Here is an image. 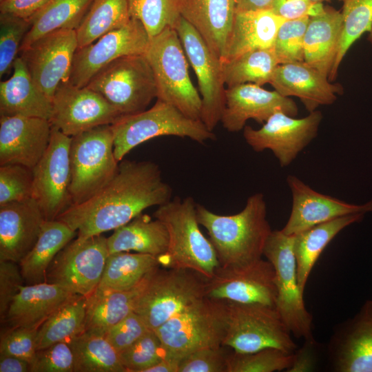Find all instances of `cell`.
<instances>
[{
  "label": "cell",
  "mask_w": 372,
  "mask_h": 372,
  "mask_svg": "<svg viewBox=\"0 0 372 372\" xmlns=\"http://www.w3.org/2000/svg\"><path fill=\"white\" fill-rule=\"evenodd\" d=\"M278 112L296 117L298 108L293 99L276 90L245 83L225 89V105L220 122L228 132H238L244 129L248 120L263 124Z\"/></svg>",
  "instance_id": "obj_21"
},
{
  "label": "cell",
  "mask_w": 372,
  "mask_h": 372,
  "mask_svg": "<svg viewBox=\"0 0 372 372\" xmlns=\"http://www.w3.org/2000/svg\"><path fill=\"white\" fill-rule=\"evenodd\" d=\"M72 137L52 127L44 155L32 169V198L46 220H55L71 205L70 149Z\"/></svg>",
  "instance_id": "obj_13"
},
{
  "label": "cell",
  "mask_w": 372,
  "mask_h": 372,
  "mask_svg": "<svg viewBox=\"0 0 372 372\" xmlns=\"http://www.w3.org/2000/svg\"><path fill=\"white\" fill-rule=\"evenodd\" d=\"M316 341H307L300 349L293 353V360L287 372L311 371L316 366V355L313 348Z\"/></svg>",
  "instance_id": "obj_55"
},
{
  "label": "cell",
  "mask_w": 372,
  "mask_h": 372,
  "mask_svg": "<svg viewBox=\"0 0 372 372\" xmlns=\"http://www.w3.org/2000/svg\"><path fill=\"white\" fill-rule=\"evenodd\" d=\"M93 0H49L31 18L30 27L22 41L20 52L42 37L62 29L79 26Z\"/></svg>",
  "instance_id": "obj_35"
},
{
  "label": "cell",
  "mask_w": 372,
  "mask_h": 372,
  "mask_svg": "<svg viewBox=\"0 0 372 372\" xmlns=\"http://www.w3.org/2000/svg\"><path fill=\"white\" fill-rule=\"evenodd\" d=\"M77 234L58 219L45 220L35 245L19 263L25 282H46L47 271L53 259Z\"/></svg>",
  "instance_id": "obj_33"
},
{
  "label": "cell",
  "mask_w": 372,
  "mask_h": 372,
  "mask_svg": "<svg viewBox=\"0 0 372 372\" xmlns=\"http://www.w3.org/2000/svg\"><path fill=\"white\" fill-rule=\"evenodd\" d=\"M294 235L272 230L263 255L276 273L277 299L276 308L291 334L307 341H314L311 314L307 310L304 293L300 289L293 250Z\"/></svg>",
  "instance_id": "obj_11"
},
{
  "label": "cell",
  "mask_w": 372,
  "mask_h": 372,
  "mask_svg": "<svg viewBox=\"0 0 372 372\" xmlns=\"http://www.w3.org/2000/svg\"><path fill=\"white\" fill-rule=\"evenodd\" d=\"M179 361L165 357L156 364L147 369L145 372H178Z\"/></svg>",
  "instance_id": "obj_58"
},
{
  "label": "cell",
  "mask_w": 372,
  "mask_h": 372,
  "mask_svg": "<svg viewBox=\"0 0 372 372\" xmlns=\"http://www.w3.org/2000/svg\"><path fill=\"white\" fill-rule=\"evenodd\" d=\"M161 267L154 256L128 251L109 254L98 288L126 291L138 285L151 271Z\"/></svg>",
  "instance_id": "obj_36"
},
{
  "label": "cell",
  "mask_w": 372,
  "mask_h": 372,
  "mask_svg": "<svg viewBox=\"0 0 372 372\" xmlns=\"http://www.w3.org/2000/svg\"><path fill=\"white\" fill-rule=\"evenodd\" d=\"M70 158V195L72 205H76L95 195L117 170L119 163L114 155L111 125L72 136Z\"/></svg>",
  "instance_id": "obj_8"
},
{
  "label": "cell",
  "mask_w": 372,
  "mask_h": 372,
  "mask_svg": "<svg viewBox=\"0 0 372 372\" xmlns=\"http://www.w3.org/2000/svg\"><path fill=\"white\" fill-rule=\"evenodd\" d=\"M130 19L127 0H93L76 29L78 48L121 28Z\"/></svg>",
  "instance_id": "obj_38"
},
{
  "label": "cell",
  "mask_w": 372,
  "mask_h": 372,
  "mask_svg": "<svg viewBox=\"0 0 372 372\" xmlns=\"http://www.w3.org/2000/svg\"><path fill=\"white\" fill-rule=\"evenodd\" d=\"M227 301L204 297L155 330L165 357L178 361L195 351L220 348L225 336Z\"/></svg>",
  "instance_id": "obj_5"
},
{
  "label": "cell",
  "mask_w": 372,
  "mask_h": 372,
  "mask_svg": "<svg viewBox=\"0 0 372 372\" xmlns=\"http://www.w3.org/2000/svg\"><path fill=\"white\" fill-rule=\"evenodd\" d=\"M222 64L224 82L229 87L245 83L260 86L270 83L279 63L271 48L249 51Z\"/></svg>",
  "instance_id": "obj_40"
},
{
  "label": "cell",
  "mask_w": 372,
  "mask_h": 372,
  "mask_svg": "<svg viewBox=\"0 0 372 372\" xmlns=\"http://www.w3.org/2000/svg\"><path fill=\"white\" fill-rule=\"evenodd\" d=\"M172 190L152 161H123L111 180L82 203L72 205L56 219L89 237L125 225L145 209L171 200Z\"/></svg>",
  "instance_id": "obj_1"
},
{
  "label": "cell",
  "mask_w": 372,
  "mask_h": 372,
  "mask_svg": "<svg viewBox=\"0 0 372 372\" xmlns=\"http://www.w3.org/2000/svg\"><path fill=\"white\" fill-rule=\"evenodd\" d=\"M149 329L141 318L133 311L112 327L105 337L120 354Z\"/></svg>",
  "instance_id": "obj_51"
},
{
  "label": "cell",
  "mask_w": 372,
  "mask_h": 372,
  "mask_svg": "<svg viewBox=\"0 0 372 372\" xmlns=\"http://www.w3.org/2000/svg\"><path fill=\"white\" fill-rule=\"evenodd\" d=\"M285 21L270 10L236 11L222 63L249 51L273 48Z\"/></svg>",
  "instance_id": "obj_28"
},
{
  "label": "cell",
  "mask_w": 372,
  "mask_h": 372,
  "mask_svg": "<svg viewBox=\"0 0 372 372\" xmlns=\"http://www.w3.org/2000/svg\"><path fill=\"white\" fill-rule=\"evenodd\" d=\"M311 1L315 2V3H322L323 1H329L331 0H310ZM339 1H344V0H339Z\"/></svg>",
  "instance_id": "obj_59"
},
{
  "label": "cell",
  "mask_w": 372,
  "mask_h": 372,
  "mask_svg": "<svg viewBox=\"0 0 372 372\" xmlns=\"http://www.w3.org/2000/svg\"><path fill=\"white\" fill-rule=\"evenodd\" d=\"M49 0H2L0 1V12L29 20Z\"/></svg>",
  "instance_id": "obj_54"
},
{
  "label": "cell",
  "mask_w": 372,
  "mask_h": 372,
  "mask_svg": "<svg viewBox=\"0 0 372 372\" xmlns=\"http://www.w3.org/2000/svg\"><path fill=\"white\" fill-rule=\"evenodd\" d=\"M174 29L198 79L202 100L200 120L213 132L221 120L225 105L222 61L182 16Z\"/></svg>",
  "instance_id": "obj_14"
},
{
  "label": "cell",
  "mask_w": 372,
  "mask_h": 372,
  "mask_svg": "<svg viewBox=\"0 0 372 372\" xmlns=\"http://www.w3.org/2000/svg\"><path fill=\"white\" fill-rule=\"evenodd\" d=\"M236 12V0H182L181 16L222 61Z\"/></svg>",
  "instance_id": "obj_27"
},
{
  "label": "cell",
  "mask_w": 372,
  "mask_h": 372,
  "mask_svg": "<svg viewBox=\"0 0 372 372\" xmlns=\"http://www.w3.org/2000/svg\"><path fill=\"white\" fill-rule=\"evenodd\" d=\"M145 55L154 74L157 99L200 120L201 96L190 79L188 59L176 30L167 27L151 38Z\"/></svg>",
  "instance_id": "obj_6"
},
{
  "label": "cell",
  "mask_w": 372,
  "mask_h": 372,
  "mask_svg": "<svg viewBox=\"0 0 372 372\" xmlns=\"http://www.w3.org/2000/svg\"><path fill=\"white\" fill-rule=\"evenodd\" d=\"M227 310L223 347L238 353L275 348L293 353L297 349L275 307L227 301Z\"/></svg>",
  "instance_id": "obj_9"
},
{
  "label": "cell",
  "mask_w": 372,
  "mask_h": 372,
  "mask_svg": "<svg viewBox=\"0 0 372 372\" xmlns=\"http://www.w3.org/2000/svg\"><path fill=\"white\" fill-rule=\"evenodd\" d=\"M309 18L285 20L278 28L273 49L279 64L304 62V38Z\"/></svg>",
  "instance_id": "obj_44"
},
{
  "label": "cell",
  "mask_w": 372,
  "mask_h": 372,
  "mask_svg": "<svg viewBox=\"0 0 372 372\" xmlns=\"http://www.w3.org/2000/svg\"><path fill=\"white\" fill-rule=\"evenodd\" d=\"M322 119V114L317 110L300 118L278 112L260 129L245 125L243 136L256 152L270 149L284 167L289 165L316 137Z\"/></svg>",
  "instance_id": "obj_16"
},
{
  "label": "cell",
  "mask_w": 372,
  "mask_h": 372,
  "mask_svg": "<svg viewBox=\"0 0 372 372\" xmlns=\"http://www.w3.org/2000/svg\"><path fill=\"white\" fill-rule=\"evenodd\" d=\"M12 75L0 83V116L37 117L50 121L52 104L35 84L21 57Z\"/></svg>",
  "instance_id": "obj_29"
},
{
  "label": "cell",
  "mask_w": 372,
  "mask_h": 372,
  "mask_svg": "<svg viewBox=\"0 0 372 372\" xmlns=\"http://www.w3.org/2000/svg\"><path fill=\"white\" fill-rule=\"evenodd\" d=\"M2 1V0H0V1Z\"/></svg>",
  "instance_id": "obj_60"
},
{
  "label": "cell",
  "mask_w": 372,
  "mask_h": 372,
  "mask_svg": "<svg viewBox=\"0 0 372 372\" xmlns=\"http://www.w3.org/2000/svg\"><path fill=\"white\" fill-rule=\"evenodd\" d=\"M28 20L0 12V77L12 68L25 35L29 30Z\"/></svg>",
  "instance_id": "obj_45"
},
{
  "label": "cell",
  "mask_w": 372,
  "mask_h": 372,
  "mask_svg": "<svg viewBox=\"0 0 372 372\" xmlns=\"http://www.w3.org/2000/svg\"><path fill=\"white\" fill-rule=\"evenodd\" d=\"M74 356L68 342L55 343L37 351L30 372H74Z\"/></svg>",
  "instance_id": "obj_49"
},
{
  "label": "cell",
  "mask_w": 372,
  "mask_h": 372,
  "mask_svg": "<svg viewBox=\"0 0 372 372\" xmlns=\"http://www.w3.org/2000/svg\"><path fill=\"white\" fill-rule=\"evenodd\" d=\"M149 41L143 23L131 17L121 28L76 50L68 82L78 87H85L101 70L117 59L145 54Z\"/></svg>",
  "instance_id": "obj_15"
},
{
  "label": "cell",
  "mask_w": 372,
  "mask_h": 372,
  "mask_svg": "<svg viewBox=\"0 0 372 372\" xmlns=\"http://www.w3.org/2000/svg\"><path fill=\"white\" fill-rule=\"evenodd\" d=\"M76 295L47 282L23 285L2 321L8 327L39 329L61 306Z\"/></svg>",
  "instance_id": "obj_26"
},
{
  "label": "cell",
  "mask_w": 372,
  "mask_h": 372,
  "mask_svg": "<svg viewBox=\"0 0 372 372\" xmlns=\"http://www.w3.org/2000/svg\"><path fill=\"white\" fill-rule=\"evenodd\" d=\"M18 263L0 260V317L2 321L14 297L23 285L24 278Z\"/></svg>",
  "instance_id": "obj_52"
},
{
  "label": "cell",
  "mask_w": 372,
  "mask_h": 372,
  "mask_svg": "<svg viewBox=\"0 0 372 372\" xmlns=\"http://www.w3.org/2000/svg\"><path fill=\"white\" fill-rule=\"evenodd\" d=\"M77 49L76 30L62 29L37 40L20 57L37 86L52 100L59 85L69 80Z\"/></svg>",
  "instance_id": "obj_19"
},
{
  "label": "cell",
  "mask_w": 372,
  "mask_h": 372,
  "mask_svg": "<svg viewBox=\"0 0 372 372\" xmlns=\"http://www.w3.org/2000/svg\"><path fill=\"white\" fill-rule=\"evenodd\" d=\"M108 255L107 238L101 234L78 236L53 259L47 271L46 282L86 297L98 287Z\"/></svg>",
  "instance_id": "obj_12"
},
{
  "label": "cell",
  "mask_w": 372,
  "mask_h": 372,
  "mask_svg": "<svg viewBox=\"0 0 372 372\" xmlns=\"http://www.w3.org/2000/svg\"><path fill=\"white\" fill-rule=\"evenodd\" d=\"M196 208L192 197H176L155 211L154 218L165 225L169 234L167 251L159 260L163 267L192 269L209 279L219 262L210 240L199 228Z\"/></svg>",
  "instance_id": "obj_3"
},
{
  "label": "cell",
  "mask_w": 372,
  "mask_h": 372,
  "mask_svg": "<svg viewBox=\"0 0 372 372\" xmlns=\"http://www.w3.org/2000/svg\"><path fill=\"white\" fill-rule=\"evenodd\" d=\"M287 183L292 195L291 214L281 229L287 235H296L341 216L372 211V200L360 205L349 203L316 192L294 175H289Z\"/></svg>",
  "instance_id": "obj_20"
},
{
  "label": "cell",
  "mask_w": 372,
  "mask_h": 372,
  "mask_svg": "<svg viewBox=\"0 0 372 372\" xmlns=\"http://www.w3.org/2000/svg\"><path fill=\"white\" fill-rule=\"evenodd\" d=\"M328 349L333 371L372 372V300L337 328Z\"/></svg>",
  "instance_id": "obj_22"
},
{
  "label": "cell",
  "mask_w": 372,
  "mask_h": 372,
  "mask_svg": "<svg viewBox=\"0 0 372 372\" xmlns=\"http://www.w3.org/2000/svg\"><path fill=\"white\" fill-rule=\"evenodd\" d=\"M52 125L44 118L0 116V165L17 164L33 169L47 150Z\"/></svg>",
  "instance_id": "obj_23"
},
{
  "label": "cell",
  "mask_w": 372,
  "mask_h": 372,
  "mask_svg": "<svg viewBox=\"0 0 372 372\" xmlns=\"http://www.w3.org/2000/svg\"><path fill=\"white\" fill-rule=\"evenodd\" d=\"M270 84L283 96L299 98L309 113L320 105L333 104L343 93L340 84L331 83L327 76L304 62L279 64Z\"/></svg>",
  "instance_id": "obj_25"
},
{
  "label": "cell",
  "mask_w": 372,
  "mask_h": 372,
  "mask_svg": "<svg viewBox=\"0 0 372 372\" xmlns=\"http://www.w3.org/2000/svg\"><path fill=\"white\" fill-rule=\"evenodd\" d=\"M324 10L322 3L310 0H273L270 8L273 13L285 20L317 16Z\"/></svg>",
  "instance_id": "obj_53"
},
{
  "label": "cell",
  "mask_w": 372,
  "mask_h": 372,
  "mask_svg": "<svg viewBox=\"0 0 372 372\" xmlns=\"http://www.w3.org/2000/svg\"><path fill=\"white\" fill-rule=\"evenodd\" d=\"M68 342L74 356V372H127L120 354L105 336L84 331Z\"/></svg>",
  "instance_id": "obj_37"
},
{
  "label": "cell",
  "mask_w": 372,
  "mask_h": 372,
  "mask_svg": "<svg viewBox=\"0 0 372 372\" xmlns=\"http://www.w3.org/2000/svg\"><path fill=\"white\" fill-rule=\"evenodd\" d=\"M122 115L145 110L157 98L153 70L145 54L120 57L101 70L86 85Z\"/></svg>",
  "instance_id": "obj_10"
},
{
  "label": "cell",
  "mask_w": 372,
  "mask_h": 372,
  "mask_svg": "<svg viewBox=\"0 0 372 372\" xmlns=\"http://www.w3.org/2000/svg\"><path fill=\"white\" fill-rule=\"evenodd\" d=\"M273 0H236V11L270 10Z\"/></svg>",
  "instance_id": "obj_57"
},
{
  "label": "cell",
  "mask_w": 372,
  "mask_h": 372,
  "mask_svg": "<svg viewBox=\"0 0 372 372\" xmlns=\"http://www.w3.org/2000/svg\"><path fill=\"white\" fill-rule=\"evenodd\" d=\"M120 357L127 372H145L165 357V351L155 331L149 329Z\"/></svg>",
  "instance_id": "obj_46"
},
{
  "label": "cell",
  "mask_w": 372,
  "mask_h": 372,
  "mask_svg": "<svg viewBox=\"0 0 372 372\" xmlns=\"http://www.w3.org/2000/svg\"><path fill=\"white\" fill-rule=\"evenodd\" d=\"M342 14L332 7L309 18L304 38V62L328 79L337 56L342 32Z\"/></svg>",
  "instance_id": "obj_30"
},
{
  "label": "cell",
  "mask_w": 372,
  "mask_h": 372,
  "mask_svg": "<svg viewBox=\"0 0 372 372\" xmlns=\"http://www.w3.org/2000/svg\"><path fill=\"white\" fill-rule=\"evenodd\" d=\"M85 326V297L76 295L50 316L38 329L37 349L68 342L83 333Z\"/></svg>",
  "instance_id": "obj_39"
},
{
  "label": "cell",
  "mask_w": 372,
  "mask_h": 372,
  "mask_svg": "<svg viewBox=\"0 0 372 372\" xmlns=\"http://www.w3.org/2000/svg\"><path fill=\"white\" fill-rule=\"evenodd\" d=\"M30 367V363L22 358L0 355V372H28Z\"/></svg>",
  "instance_id": "obj_56"
},
{
  "label": "cell",
  "mask_w": 372,
  "mask_h": 372,
  "mask_svg": "<svg viewBox=\"0 0 372 372\" xmlns=\"http://www.w3.org/2000/svg\"><path fill=\"white\" fill-rule=\"evenodd\" d=\"M364 215L360 213L341 216L294 235L297 276L302 293L311 271L326 247L345 227L362 221Z\"/></svg>",
  "instance_id": "obj_32"
},
{
  "label": "cell",
  "mask_w": 372,
  "mask_h": 372,
  "mask_svg": "<svg viewBox=\"0 0 372 372\" xmlns=\"http://www.w3.org/2000/svg\"><path fill=\"white\" fill-rule=\"evenodd\" d=\"M220 348H205L183 357L178 372H227V353Z\"/></svg>",
  "instance_id": "obj_50"
},
{
  "label": "cell",
  "mask_w": 372,
  "mask_h": 372,
  "mask_svg": "<svg viewBox=\"0 0 372 372\" xmlns=\"http://www.w3.org/2000/svg\"><path fill=\"white\" fill-rule=\"evenodd\" d=\"M38 329L27 327H8L1 331L0 355L15 356L32 361L37 353Z\"/></svg>",
  "instance_id": "obj_48"
},
{
  "label": "cell",
  "mask_w": 372,
  "mask_h": 372,
  "mask_svg": "<svg viewBox=\"0 0 372 372\" xmlns=\"http://www.w3.org/2000/svg\"><path fill=\"white\" fill-rule=\"evenodd\" d=\"M207 278L195 271L156 267L138 283L134 312L155 331L171 318L205 297Z\"/></svg>",
  "instance_id": "obj_4"
},
{
  "label": "cell",
  "mask_w": 372,
  "mask_h": 372,
  "mask_svg": "<svg viewBox=\"0 0 372 372\" xmlns=\"http://www.w3.org/2000/svg\"><path fill=\"white\" fill-rule=\"evenodd\" d=\"M196 209L199 224L208 231L219 267H240L262 258L272 231L262 193L250 196L243 209L233 215L217 214L200 204Z\"/></svg>",
  "instance_id": "obj_2"
},
{
  "label": "cell",
  "mask_w": 372,
  "mask_h": 372,
  "mask_svg": "<svg viewBox=\"0 0 372 372\" xmlns=\"http://www.w3.org/2000/svg\"><path fill=\"white\" fill-rule=\"evenodd\" d=\"M342 32L337 56L329 80L336 79L339 66L351 46L362 34L372 36V0H344Z\"/></svg>",
  "instance_id": "obj_41"
},
{
  "label": "cell",
  "mask_w": 372,
  "mask_h": 372,
  "mask_svg": "<svg viewBox=\"0 0 372 372\" xmlns=\"http://www.w3.org/2000/svg\"><path fill=\"white\" fill-rule=\"evenodd\" d=\"M32 169L23 165H0V205L32 198Z\"/></svg>",
  "instance_id": "obj_47"
},
{
  "label": "cell",
  "mask_w": 372,
  "mask_h": 372,
  "mask_svg": "<svg viewBox=\"0 0 372 372\" xmlns=\"http://www.w3.org/2000/svg\"><path fill=\"white\" fill-rule=\"evenodd\" d=\"M45 220L33 198L0 205V260L19 264L35 245Z\"/></svg>",
  "instance_id": "obj_24"
},
{
  "label": "cell",
  "mask_w": 372,
  "mask_h": 372,
  "mask_svg": "<svg viewBox=\"0 0 372 372\" xmlns=\"http://www.w3.org/2000/svg\"><path fill=\"white\" fill-rule=\"evenodd\" d=\"M111 127L114 155L118 162L135 147L158 136L187 137L199 143L216 138L201 120L191 118L158 99L148 110L121 116Z\"/></svg>",
  "instance_id": "obj_7"
},
{
  "label": "cell",
  "mask_w": 372,
  "mask_h": 372,
  "mask_svg": "<svg viewBox=\"0 0 372 372\" xmlns=\"http://www.w3.org/2000/svg\"><path fill=\"white\" fill-rule=\"evenodd\" d=\"M107 243L109 254L134 251L160 258L167 251L169 234L160 220L141 213L115 229Z\"/></svg>",
  "instance_id": "obj_31"
},
{
  "label": "cell",
  "mask_w": 372,
  "mask_h": 372,
  "mask_svg": "<svg viewBox=\"0 0 372 372\" xmlns=\"http://www.w3.org/2000/svg\"><path fill=\"white\" fill-rule=\"evenodd\" d=\"M205 297L276 307L275 269L269 260L262 258L240 267H218L207 280Z\"/></svg>",
  "instance_id": "obj_18"
},
{
  "label": "cell",
  "mask_w": 372,
  "mask_h": 372,
  "mask_svg": "<svg viewBox=\"0 0 372 372\" xmlns=\"http://www.w3.org/2000/svg\"><path fill=\"white\" fill-rule=\"evenodd\" d=\"M131 17L139 20L150 39L174 26L181 17L182 0H127Z\"/></svg>",
  "instance_id": "obj_42"
},
{
  "label": "cell",
  "mask_w": 372,
  "mask_h": 372,
  "mask_svg": "<svg viewBox=\"0 0 372 372\" xmlns=\"http://www.w3.org/2000/svg\"><path fill=\"white\" fill-rule=\"evenodd\" d=\"M138 285L126 291L97 287L86 296L85 331L105 336L112 327L132 313Z\"/></svg>",
  "instance_id": "obj_34"
},
{
  "label": "cell",
  "mask_w": 372,
  "mask_h": 372,
  "mask_svg": "<svg viewBox=\"0 0 372 372\" xmlns=\"http://www.w3.org/2000/svg\"><path fill=\"white\" fill-rule=\"evenodd\" d=\"M293 353L275 348L252 353H227V372H273L287 371L291 364Z\"/></svg>",
  "instance_id": "obj_43"
},
{
  "label": "cell",
  "mask_w": 372,
  "mask_h": 372,
  "mask_svg": "<svg viewBox=\"0 0 372 372\" xmlns=\"http://www.w3.org/2000/svg\"><path fill=\"white\" fill-rule=\"evenodd\" d=\"M52 127L74 136L99 126L112 125L122 115L101 94L87 86L61 83L52 100Z\"/></svg>",
  "instance_id": "obj_17"
}]
</instances>
